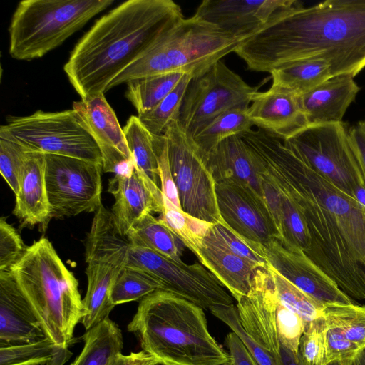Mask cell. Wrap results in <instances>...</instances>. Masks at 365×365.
Instances as JSON below:
<instances>
[{
	"label": "cell",
	"instance_id": "obj_38",
	"mask_svg": "<svg viewBox=\"0 0 365 365\" xmlns=\"http://www.w3.org/2000/svg\"><path fill=\"white\" fill-rule=\"evenodd\" d=\"M159 289L163 290V286L158 281L138 269L125 266L113 287L110 299L116 306L141 300Z\"/></svg>",
	"mask_w": 365,
	"mask_h": 365
},
{
	"label": "cell",
	"instance_id": "obj_43",
	"mask_svg": "<svg viewBox=\"0 0 365 365\" xmlns=\"http://www.w3.org/2000/svg\"><path fill=\"white\" fill-rule=\"evenodd\" d=\"M207 234L217 245L230 253L251 262L259 267H267V263L264 257L256 252L247 241L225 225L212 224Z\"/></svg>",
	"mask_w": 365,
	"mask_h": 365
},
{
	"label": "cell",
	"instance_id": "obj_48",
	"mask_svg": "<svg viewBox=\"0 0 365 365\" xmlns=\"http://www.w3.org/2000/svg\"><path fill=\"white\" fill-rule=\"evenodd\" d=\"M225 344L233 365H259L235 332L227 334Z\"/></svg>",
	"mask_w": 365,
	"mask_h": 365
},
{
	"label": "cell",
	"instance_id": "obj_47",
	"mask_svg": "<svg viewBox=\"0 0 365 365\" xmlns=\"http://www.w3.org/2000/svg\"><path fill=\"white\" fill-rule=\"evenodd\" d=\"M260 175L264 200L277 230L279 240L282 242L283 240V221L281 192L272 178L264 170L262 163Z\"/></svg>",
	"mask_w": 365,
	"mask_h": 365
},
{
	"label": "cell",
	"instance_id": "obj_18",
	"mask_svg": "<svg viewBox=\"0 0 365 365\" xmlns=\"http://www.w3.org/2000/svg\"><path fill=\"white\" fill-rule=\"evenodd\" d=\"M88 128L101 153L103 170L130 175L135 170L125 137L103 93L73 103Z\"/></svg>",
	"mask_w": 365,
	"mask_h": 365
},
{
	"label": "cell",
	"instance_id": "obj_2",
	"mask_svg": "<svg viewBox=\"0 0 365 365\" xmlns=\"http://www.w3.org/2000/svg\"><path fill=\"white\" fill-rule=\"evenodd\" d=\"M234 53L257 72L320 58L332 76L354 78L365 68V0H327L309 7L297 1L275 13Z\"/></svg>",
	"mask_w": 365,
	"mask_h": 365
},
{
	"label": "cell",
	"instance_id": "obj_53",
	"mask_svg": "<svg viewBox=\"0 0 365 365\" xmlns=\"http://www.w3.org/2000/svg\"><path fill=\"white\" fill-rule=\"evenodd\" d=\"M219 365H233V364L231 362V361L230 360L229 361H227L225 363H223V364H219Z\"/></svg>",
	"mask_w": 365,
	"mask_h": 365
},
{
	"label": "cell",
	"instance_id": "obj_12",
	"mask_svg": "<svg viewBox=\"0 0 365 365\" xmlns=\"http://www.w3.org/2000/svg\"><path fill=\"white\" fill-rule=\"evenodd\" d=\"M348 130L344 122L311 125L283 141L314 170L354 197L356 187L365 183Z\"/></svg>",
	"mask_w": 365,
	"mask_h": 365
},
{
	"label": "cell",
	"instance_id": "obj_35",
	"mask_svg": "<svg viewBox=\"0 0 365 365\" xmlns=\"http://www.w3.org/2000/svg\"><path fill=\"white\" fill-rule=\"evenodd\" d=\"M327 326L365 349V305L330 304L324 306Z\"/></svg>",
	"mask_w": 365,
	"mask_h": 365
},
{
	"label": "cell",
	"instance_id": "obj_42",
	"mask_svg": "<svg viewBox=\"0 0 365 365\" xmlns=\"http://www.w3.org/2000/svg\"><path fill=\"white\" fill-rule=\"evenodd\" d=\"M29 150L18 143L0 137V173L15 195L19 192L20 176Z\"/></svg>",
	"mask_w": 365,
	"mask_h": 365
},
{
	"label": "cell",
	"instance_id": "obj_4",
	"mask_svg": "<svg viewBox=\"0 0 365 365\" xmlns=\"http://www.w3.org/2000/svg\"><path fill=\"white\" fill-rule=\"evenodd\" d=\"M128 331L160 365H219L230 360L210 334L203 309L165 290L140 300Z\"/></svg>",
	"mask_w": 365,
	"mask_h": 365
},
{
	"label": "cell",
	"instance_id": "obj_44",
	"mask_svg": "<svg viewBox=\"0 0 365 365\" xmlns=\"http://www.w3.org/2000/svg\"><path fill=\"white\" fill-rule=\"evenodd\" d=\"M27 247L16 230L4 217L0 220V272L10 271Z\"/></svg>",
	"mask_w": 365,
	"mask_h": 365
},
{
	"label": "cell",
	"instance_id": "obj_28",
	"mask_svg": "<svg viewBox=\"0 0 365 365\" xmlns=\"http://www.w3.org/2000/svg\"><path fill=\"white\" fill-rule=\"evenodd\" d=\"M81 352L71 365H111L123 346L121 330L109 317L86 331Z\"/></svg>",
	"mask_w": 365,
	"mask_h": 365
},
{
	"label": "cell",
	"instance_id": "obj_32",
	"mask_svg": "<svg viewBox=\"0 0 365 365\" xmlns=\"http://www.w3.org/2000/svg\"><path fill=\"white\" fill-rule=\"evenodd\" d=\"M187 73L174 72L133 80L127 83L125 97L135 108L138 116L160 103Z\"/></svg>",
	"mask_w": 365,
	"mask_h": 365
},
{
	"label": "cell",
	"instance_id": "obj_37",
	"mask_svg": "<svg viewBox=\"0 0 365 365\" xmlns=\"http://www.w3.org/2000/svg\"><path fill=\"white\" fill-rule=\"evenodd\" d=\"M192 77L189 73L185 74L177 86L153 110L138 116L152 135H163L170 123L178 120L183 98Z\"/></svg>",
	"mask_w": 365,
	"mask_h": 365
},
{
	"label": "cell",
	"instance_id": "obj_39",
	"mask_svg": "<svg viewBox=\"0 0 365 365\" xmlns=\"http://www.w3.org/2000/svg\"><path fill=\"white\" fill-rule=\"evenodd\" d=\"M279 189L283 221V240L280 242L287 248L299 249L307 253L311 246V235L305 217L294 199L284 190Z\"/></svg>",
	"mask_w": 365,
	"mask_h": 365
},
{
	"label": "cell",
	"instance_id": "obj_10",
	"mask_svg": "<svg viewBox=\"0 0 365 365\" xmlns=\"http://www.w3.org/2000/svg\"><path fill=\"white\" fill-rule=\"evenodd\" d=\"M237 302L243 329L277 360L281 345L299 352L304 324L279 302L267 267L256 269L250 291Z\"/></svg>",
	"mask_w": 365,
	"mask_h": 365
},
{
	"label": "cell",
	"instance_id": "obj_14",
	"mask_svg": "<svg viewBox=\"0 0 365 365\" xmlns=\"http://www.w3.org/2000/svg\"><path fill=\"white\" fill-rule=\"evenodd\" d=\"M126 266L143 271L158 281L163 290L203 309L232 304V297L225 287L202 264L176 262L148 248L130 244Z\"/></svg>",
	"mask_w": 365,
	"mask_h": 365
},
{
	"label": "cell",
	"instance_id": "obj_1",
	"mask_svg": "<svg viewBox=\"0 0 365 365\" xmlns=\"http://www.w3.org/2000/svg\"><path fill=\"white\" fill-rule=\"evenodd\" d=\"M242 138L302 211L311 235L307 255L348 296L365 300V207L282 139L260 128Z\"/></svg>",
	"mask_w": 365,
	"mask_h": 365
},
{
	"label": "cell",
	"instance_id": "obj_13",
	"mask_svg": "<svg viewBox=\"0 0 365 365\" xmlns=\"http://www.w3.org/2000/svg\"><path fill=\"white\" fill-rule=\"evenodd\" d=\"M260 86H250L223 61H218L201 75L191 78L178 120L192 136L226 110H247Z\"/></svg>",
	"mask_w": 365,
	"mask_h": 365
},
{
	"label": "cell",
	"instance_id": "obj_50",
	"mask_svg": "<svg viewBox=\"0 0 365 365\" xmlns=\"http://www.w3.org/2000/svg\"><path fill=\"white\" fill-rule=\"evenodd\" d=\"M111 365H160L158 360L143 350L128 355L118 354Z\"/></svg>",
	"mask_w": 365,
	"mask_h": 365
},
{
	"label": "cell",
	"instance_id": "obj_51",
	"mask_svg": "<svg viewBox=\"0 0 365 365\" xmlns=\"http://www.w3.org/2000/svg\"><path fill=\"white\" fill-rule=\"evenodd\" d=\"M277 360L279 365H306L299 352H293L282 345Z\"/></svg>",
	"mask_w": 365,
	"mask_h": 365
},
{
	"label": "cell",
	"instance_id": "obj_23",
	"mask_svg": "<svg viewBox=\"0 0 365 365\" xmlns=\"http://www.w3.org/2000/svg\"><path fill=\"white\" fill-rule=\"evenodd\" d=\"M108 191L115 199L110 211L113 221L118 232L125 237L144 215L163 211V203L155 197L135 170L129 176L115 175L109 180Z\"/></svg>",
	"mask_w": 365,
	"mask_h": 365
},
{
	"label": "cell",
	"instance_id": "obj_26",
	"mask_svg": "<svg viewBox=\"0 0 365 365\" xmlns=\"http://www.w3.org/2000/svg\"><path fill=\"white\" fill-rule=\"evenodd\" d=\"M195 255L237 301L247 294L252 278L260 268L223 249L207 233Z\"/></svg>",
	"mask_w": 365,
	"mask_h": 365
},
{
	"label": "cell",
	"instance_id": "obj_33",
	"mask_svg": "<svg viewBox=\"0 0 365 365\" xmlns=\"http://www.w3.org/2000/svg\"><path fill=\"white\" fill-rule=\"evenodd\" d=\"M71 356L68 348L47 338L31 344L0 347V365H63Z\"/></svg>",
	"mask_w": 365,
	"mask_h": 365
},
{
	"label": "cell",
	"instance_id": "obj_3",
	"mask_svg": "<svg viewBox=\"0 0 365 365\" xmlns=\"http://www.w3.org/2000/svg\"><path fill=\"white\" fill-rule=\"evenodd\" d=\"M182 16L172 0H128L98 19L63 67L81 100L104 94L115 77Z\"/></svg>",
	"mask_w": 365,
	"mask_h": 365
},
{
	"label": "cell",
	"instance_id": "obj_16",
	"mask_svg": "<svg viewBox=\"0 0 365 365\" xmlns=\"http://www.w3.org/2000/svg\"><path fill=\"white\" fill-rule=\"evenodd\" d=\"M218 210L225 225L255 250L278 239L265 202L247 188L232 180L215 182Z\"/></svg>",
	"mask_w": 365,
	"mask_h": 365
},
{
	"label": "cell",
	"instance_id": "obj_5",
	"mask_svg": "<svg viewBox=\"0 0 365 365\" xmlns=\"http://www.w3.org/2000/svg\"><path fill=\"white\" fill-rule=\"evenodd\" d=\"M56 344L68 348L83 317L78 280L51 242L42 237L27 247L10 269Z\"/></svg>",
	"mask_w": 365,
	"mask_h": 365
},
{
	"label": "cell",
	"instance_id": "obj_34",
	"mask_svg": "<svg viewBox=\"0 0 365 365\" xmlns=\"http://www.w3.org/2000/svg\"><path fill=\"white\" fill-rule=\"evenodd\" d=\"M267 268L279 302L301 318L304 329L312 322L324 317L323 304L297 288L268 264Z\"/></svg>",
	"mask_w": 365,
	"mask_h": 365
},
{
	"label": "cell",
	"instance_id": "obj_11",
	"mask_svg": "<svg viewBox=\"0 0 365 365\" xmlns=\"http://www.w3.org/2000/svg\"><path fill=\"white\" fill-rule=\"evenodd\" d=\"M163 135L182 210L199 220L223 224L217 206L215 181L192 137L178 120L170 123Z\"/></svg>",
	"mask_w": 365,
	"mask_h": 365
},
{
	"label": "cell",
	"instance_id": "obj_52",
	"mask_svg": "<svg viewBox=\"0 0 365 365\" xmlns=\"http://www.w3.org/2000/svg\"><path fill=\"white\" fill-rule=\"evenodd\" d=\"M351 365H365V349H364Z\"/></svg>",
	"mask_w": 365,
	"mask_h": 365
},
{
	"label": "cell",
	"instance_id": "obj_6",
	"mask_svg": "<svg viewBox=\"0 0 365 365\" xmlns=\"http://www.w3.org/2000/svg\"><path fill=\"white\" fill-rule=\"evenodd\" d=\"M243 41L193 15L180 18L163 31L133 63L108 85L106 91L122 83L148 76L205 72Z\"/></svg>",
	"mask_w": 365,
	"mask_h": 365
},
{
	"label": "cell",
	"instance_id": "obj_17",
	"mask_svg": "<svg viewBox=\"0 0 365 365\" xmlns=\"http://www.w3.org/2000/svg\"><path fill=\"white\" fill-rule=\"evenodd\" d=\"M257 252L279 274L324 306L354 303L302 250L287 248L275 239L259 245Z\"/></svg>",
	"mask_w": 365,
	"mask_h": 365
},
{
	"label": "cell",
	"instance_id": "obj_31",
	"mask_svg": "<svg viewBox=\"0 0 365 365\" xmlns=\"http://www.w3.org/2000/svg\"><path fill=\"white\" fill-rule=\"evenodd\" d=\"M247 110L231 109L215 117L192 135L205 158L225 139L252 130Z\"/></svg>",
	"mask_w": 365,
	"mask_h": 365
},
{
	"label": "cell",
	"instance_id": "obj_29",
	"mask_svg": "<svg viewBox=\"0 0 365 365\" xmlns=\"http://www.w3.org/2000/svg\"><path fill=\"white\" fill-rule=\"evenodd\" d=\"M126 238L130 245L152 250L176 262H182L185 245L160 219L151 213L144 215Z\"/></svg>",
	"mask_w": 365,
	"mask_h": 365
},
{
	"label": "cell",
	"instance_id": "obj_45",
	"mask_svg": "<svg viewBox=\"0 0 365 365\" xmlns=\"http://www.w3.org/2000/svg\"><path fill=\"white\" fill-rule=\"evenodd\" d=\"M363 349L364 348L346 339L339 331L327 327V365L332 362L339 365H351Z\"/></svg>",
	"mask_w": 365,
	"mask_h": 365
},
{
	"label": "cell",
	"instance_id": "obj_36",
	"mask_svg": "<svg viewBox=\"0 0 365 365\" xmlns=\"http://www.w3.org/2000/svg\"><path fill=\"white\" fill-rule=\"evenodd\" d=\"M162 220L195 255L200 247L212 223L194 217L163 198Z\"/></svg>",
	"mask_w": 365,
	"mask_h": 365
},
{
	"label": "cell",
	"instance_id": "obj_46",
	"mask_svg": "<svg viewBox=\"0 0 365 365\" xmlns=\"http://www.w3.org/2000/svg\"><path fill=\"white\" fill-rule=\"evenodd\" d=\"M153 138L154 149L157 156L163 198L170 202L175 207L182 209L178 190L170 167L166 139L164 135H153Z\"/></svg>",
	"mask_w": 365,
	"mask_h": 365
},
{
	"label": "cell",
	"instance_id": "obj_49",
	"mask_svg": "<svg viewBox=\"0 0 365 365\" xmlns=\"http://www.w3.org/2000/svg\"><path fill=\"white\" fill-rule=\"evenodd\" d=\"M348 133L350 145L359 162L365 183V120L351 126Z\"/></svg>",
	"mask_w": 365,
	"mask_h": 365
},
{
	"label": "cell",
	"instance_id": "obj_25",
	"mask_svg": "<svg viewBox=\"0 0 365 365\" xmlns=\"http://www.w3.org/2000/svg\"><path fill=\"white\" fill-rule=\"evenodd\" d=\"M45 154L29 150L21 170L13 214L22 226L45 228L50 210L45 180Z\"/></svg>",
	"mask_w": 365,
	"mask_h": 365
},
{
	"label": "cell",
	"instance_id": "obj_24",
	"mask_svg": "<svg viewBox=\"0 0 365 365\" xmlns=\"http://www.w3.org/2000/svg\"><path fill=\"white\" fill-rule=\"evenodd\" d=\"M359 91L354 77L338 75L299 95L308 125L343 122L346 111Z\"/></svg>",
	"mask_w": 365,
	"mask_h": 365
},
{
	"label": "cell",
	"instance_id": "obj_15",
	"mask_svg": "<svg viewBox=\"0 0 365 365\" xmlns=\"http://www.w3.org/2000/svg\"><path fill=\"white\" fill-rule=\"evenodd\" d=\"M45 161L51 220L95 212L102 205V164L52 154Z\"/></svg>",
	"mask_w": 365,
	"mask_h": 365
},
{
	"label": "cell",
	"instance_id": "obj_22",
	"mask_svg": "<svg viewBox=\"0 0 365 365\" xmlns=\"http://www.w3.org/2000/svg\"><path fill=\"white\" fill-rule=\"evenodd\" d=\"M215 182L232 180L264 200L261 161L240 135L224 140L206 158Z\"/></svg>",
	"mask_w": 365,
	"mask_h": 365
},
{
	"label": "cell",
	"instance_id": "obj_41",
	"mask_svg": "<svg viewBox=\"0 0 365 365\" xmlns=\"http://www.w3.org/2000/svg\"><path fill=\"white\" fill-rule=\"evenodd\" d=\"M327 331L324 317L312 322L304 329L299 341V354L306 365H327Z\"/></svg>",
	"mask_w": 365,
	"mask_h": 365
},
{
	"label": "cell",
	"instance_id": "obj_54",
	"mask_svg": "<svg viewBox=\"0 0 365 365\" xmlns=\"http://www.w3.org/2000/svg\"><path fill=\"white\" fill-rule=\"evenodd\" d=\"M327 365H339V364H337V363H336V362H332V363H329V364H328Z\"/></svg>",
	"mask_w": 365,
	"mask_h": 365
},
{
	"label": "cell",
	"instance_id": "obj_9",
	"mask_svg": "<svg viewBox=\"0 0 365 365\" xmlns=\"http://www.w3.org/2000/svg\"><path fill=\"white\" fill-rule=\"evenodd\" d=\"M0 128L3 137L30 150L102 163L100 149L78 113L37 110L26 116H9Z\"/></svg>",
	"mask_w": 365,
	"mask_h": 365
},
{
	"label": "cell",
	"instance_id": "obj_7",
	"mask_svg": "<svg viewBox=\"0 0 365 365\" xmlns=\"http://www.w3.org/2000/svg\"><path fill=\"white\" fill-rule=\"evenodd\" d=\"M114 0H24L9 26L10 56L31 61L61 46Z\"/></svg>",
	"mask_w": 365,
	"mask_h": 365
},
{
	"label": "cell",
	"instance_id": "obj_20",
	"mask_svg": "<svg viewBox=\"0 0 365 365\" xmlns=\"http://www.w3.org/2000/svg\"><path fill=\"white\" fill-rule=\"evenodd\" d=\"M47 338L42 322L11 272H0V347Z\"/></svg>",
	"mask_w": 365,
	"mask_h": 365
},
{
	"label": "cell",
	"instance_id": "obj_21",
	"mask_svg": "<svg viewBox=\"0 0 365 365\" xmlns=\"http://www.w3.org/2000/svg\"><path fill=\"white\" fill-rule=\"evenodd\" d=\"M247 113L253 125L287 140L309 125L302 108L299 95L272 83L266 91H257Z\"/></svg>",
	"mask_w": 365,
	"mask_h": 365
},
{
	"label": "cell",
	"instance_id": "obj_40",
	"mask_svg": "<svg viewBox=\"0 0 365 365\" xmlns=\"http://www.w3.org/2000/svg\"><path fill=\"white\" fill-rule=\"evenodd\" d=\"M210 311L237 335L259 365H279L277 359L263 349L243 329L240 321L237 307L233 304L227 306H213L210 309Z\"/></svg>",
	"mask_w": 365,
	"mask_h": 365
},
{
	"label": "cell",
	"instance_id": "obj_19",
	"mask_svg": "<svg viewBox=\"0 0 365 365\" xmlns=\"http://www.w3.org/2000/svg\"><path fill=\"white\" fill-rule=\"evenodd\" d=\"M297 3L295 0H205L194 15L245 41L275 13Z\"/></svg>",
	"mask_w": 365,
	"mask_h": 365
},
{
	"label": "cell",
	"instance_id": "obj_30",
	"mask_svg": "<svg viewBox=\"0 0 365 365\" xmlns=\"http://www.w3.org/2000/svg\"><path fill=\"white\" fill-rule=\"evenodd\" d=\"M270 74L272 83L299 95L311 91L332 76L329 63L320 58L292 62L273 70Z\"/></svg>",
	"mask_w": 365,
	"mask_h": 365
},
{
	"label": "cell",
	"instance_id": "obj_27",
	"mask_svg": "<svg viewBox=\"0 0 365 365\" xmlns=\"http://www.w3.org/2000/svg\"><path fill=\"white\" fill-rule=\"evenodd\" d=\"M123 130L135 171L155 197L163 203L153 135L143 126L138 115L130 116Z\"/></svg>",
	"mask_w": 365,
	"mask_h": 365
},
{
	"label": "cell",
	"instance_id": "obj_8",
	"mask_svg": "<svg viewBox=\"0 0 365 365\" xmlns=\"http://www.w3.org/2000/svg\"><path fill=\"white\" fill-rule=\"evenodd\" d=\"M130 242L118 231L111 212L103 204L94 212L85 243L88 286L81 320L86 331L109 317L115 307L113 287L126 266Z\"/></svg>",
	"mask_w": 365,
	"mask_h": 365
}]
</instances>
